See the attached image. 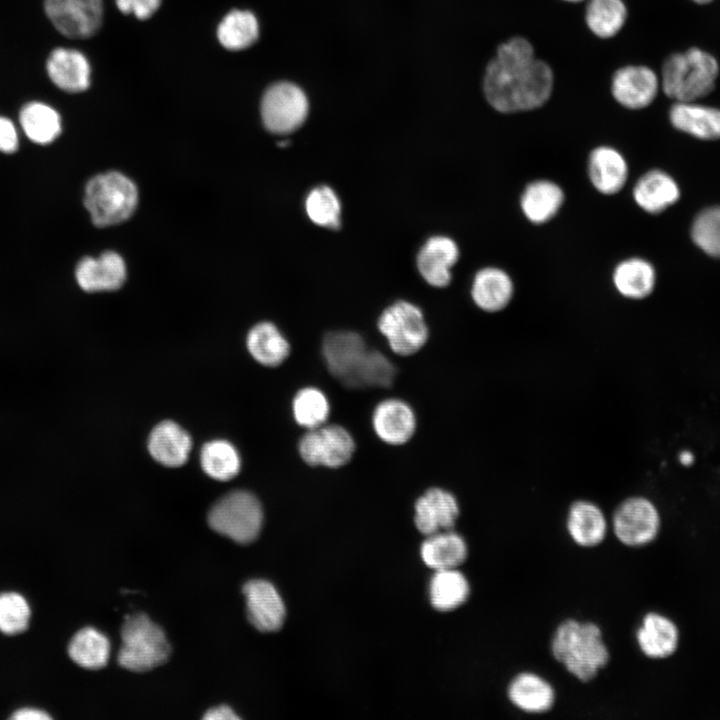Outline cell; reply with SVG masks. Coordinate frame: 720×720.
<instances>
[{
	"instance_id": "484cf974",
	"label": "cell",
	"mask_w": 720,
	"mask_h": 720,
	"mask_svg": "<svg viewBox=\"0 0 720 720\" xmlns=\"http://www.w3.org/2000/svg\"><path fill=\"white\" fill-rule=\"evenodd\" d=\"M671 125L701 140L720 139V109L697 101L674 102L669 110Z\"/></svg>"
},
{
	"instance_id": "681fc988",
	"label": "cell",
	"mask_w": 720,
	"mask_h": 720,
	"mask_svg": "<svg viewBox=\"0 0 720 720\" xmlns=\"http://www.w3.org/2000/svg\"><path fill=\"white\" fill-rule=\"evenodd\" d=\"M563 1L569 2V3H580V2H583V1H586V0H563Z\"/></svg>"
},
{
	"instance_id": "5b68a950",
	"label": "cell",
	"mask_w": 720,
	"mask_h": 720,
	"mask_svg": "<svg viewBox=\"0 0 720 720\" xmlns=\"http://www.w3.org/2000/svg\"><path fill=\"white\" fill-rule=\"evenodd\" d=\"M138 200L137 188L125 175L107 172L86 185L84 204L96 226L106 227L127 220Z\"/></svg>"
},
{
	"instance_id": "7c38bea8",
	"label": "cell",
	"mask_w": 720,
	"mask_h": 720,
	"mask_svg": "<svg viewBox=\"0 0 720 720\" xmlns=\"http://www.w3.org/2000/svg\"><path fill=\"white\" fill-rule=\"evenodd\" d=\"M660 86L659 75L646 65L630 64L614 71L610 91L613 99L628 110H641L656 99Z\"/></svg>"
},
{
	"instance_id": "8fae6325",
	"label": "cell",
	"mask_w": 720,
	"mask_h": 720,
	"mask_svg": "<svg viewBox=\"0 0 720 720\" xmlns=\"http://www.w3.org/2000/svg\"><path fill=\"white\" fill-rule=\"evenodd\" d=\"M44 10L53 26L64 36L85 39L101 26V0H44Z\"/></svg>"
},
{
	"instance_id": "ac0fdd59",
	"label": "cell",
	"mask_w": 720,
	"mask_h": 720,
	"mask_svg": "<svg viewBox=\"0 0 720 720\" xmlns=\"http://www.w3.org/2000/svg\"><path fill=\"white\" fill-rule=\"evenodd\" d=\"M459 514L456 497L442 488H430L415 503V524L427 536L453 529Z\"/></svg>"
},
{
	"instance_id": "d590c367",
	"label": "cell",
	"mask_w": 720,
	"mask_h": 720,
	"mask_svg": "<svg viewBox=\"0 0 720 720\" xmlns=\"http://www.w3.org/2000/svg\"><path fill=\"white\" fill-rule=\"evenodd\" d=\"M200 461L204 472L219 481L234 478L241 467L238 451L226 440L207 442L202 447Z\"/></svg>"
},
{
	"instance_id": "603a6c76",
	"label": "cell",
	"mask_w": 720,
	"mask_h": 720,
	"mask_svg": "<svg viewBox=\"0 0 720 720\" xmlns=\"http://www.w3.org/2000/svg\"><path fill=\"white\" fill-rule=\"evenodd\" d=\"M75 276L79 286L87 292L111 291L124 283L126 267L119 254L107 251L98 258H83L77 265Z\"/></svg>"
},
{
	"instance_id": "52a82bcc",
	"label": "cell",
	"mask_w": 720,
	"mask_h": 720,
	"mask_svg": "<svg viewBox=\"0 0 720 720\" xmlns=\"http://www.w3.org/2000/svg\"><path fill=\"white\" fill-rule=\"evenodd\" d=\"M661 522L660 511L650 498L632 495L615 507L610 519V529L622 545L641 548L657 539Z\"/></svg>"
},
{
	"instance_id": "74e56055",
	"label": "cell",
	"mask_w": 720,
	"mask_h": 720,
	"mask_svg": "<svg viewBox=\"0 0 720 720\" xmlns=\"http://www.w3.org/2000/svg\"><path fill=\"white\" fill-rule=\"evenodd\" d=\"M395 377V367L381 352L368 349L363 360L344 385L350 388L387 387Z\"/></svg>"
},
{
	"instance_id": "f35d334b",
	"label": "cell",
	"mask_w": 720,
	"mask_h": 720,
	"mask_svg": "<svg viewBox=\"0 0 720 720\" xmlns=\"http://www.w3.org/2000/svg\"><path fill=\"white\" fill-rule=\"evenodd\" d=\"M295 421L307 430L326 423L330 405L326 395L315 387L299 390L292 402Z\"/></svg>"
},
{
	"instance_id": "60d3db41",
	"label": "cell",
	"mask_w": 720,
	"mask_h": 720,
	"mask_svg": "<svg viewBox=\"0 0 720 720\" xmlns=\"http://www.w3.org/2000/svg\"><path fill=\"white\" fill-rule=\"evenodd\" d=\"M691 238L707 255L720 258V206L706 208L695 217Z\"/></svg>"
},
{
	"instance_id": "277c9868",
	"label": "cell",
	"mask_w": 720,
	"mask_h": 720,
	"mask_svg": "<svg viewBox=\"0 0 720 720\" xmlns=\"http://www.w3.org/2000/svg\"><path fill=\"white\" fill-rule=\"evenodd\" d=\"M118 663L134 672H145L165 663L170 645L163 630L143 613L126 617L121 629Z\"/></svg>"
},
{
	"instance_id": "f546056e",
	"label": "cell",
	"mask_w": 720,
	"mask_h": 720,
	"mask_svg": "<svg viewBox=\"0 0 720 720\" xmlns=\"http://www.w3.org/2000/svg\"><path fill=\"white\" fill-rule=\"evenodd\" d=\"M468 556L465 539L452 529L428 535L421 545L424 563L436 570L458 568Z\"/></svg>"
},
{
	"instance_id": "4fadbf2b",
	"label": "cell",
	"mask_w": 720,
	"mask_h": 720,
	"mask_svg": "<svg viewBox=\"0 0 720 720\" xmlns=\"http://www.w3.org/2000/svg\"><path fill=\"white\" fill-rule=\"evenodd\" d=\"M586 172L591 186L598 193L612 196L625 187L629 166L619 149L611 145H598L588 154Z\"/></svg>"
},
{
	"instance_id": "1f68e13d",
	"label": "cell",
	"mask_w": 720,
	"mask_h": 720,
	"mask_svg": "<svg viewBox=\"0 0 720 720\" xmlns=\"http://www.w3.org/2000/svg\"><path fill=\"white\" fill-rule=\"evenodd\" d=\"M247 348L257 362L268 367L280 365L290 352L289 342L270 322L258 323L249 331Z\"/></svg>"
},
{
	"instance_id": "bcb514c9",
	"label": "cell",
	"mask_w": 720,
	"mask_h": 720,
	"mask_svg": "<svg viewBox=\"0 0 720 720\" xmlns=\"http://www.w3.org/2000/svg\"><path fill=\"white\" fill-rule=\"evenodd\" d=\"M204 719L207 720H235L239 719V717L235 714V712L227 705H220L218 707H214L212 709H209L205 715L203 716Z\"/></svg>"
},
{
	"instance_id": "2e32d148",
	"label": "cell",
	"mask_w": 720,
	"mask_h": 720,
	"mask_svg": "<svg viewBox=\"0 0 720 720\" xmlns=\"http://www.w3.org/2000/svg\"><path fill=\"white\" fill-rule=\"evenodd\" d=\"M565 525L570 539L576 545L593 548L604 542L610 529V520L597 503L578 499L567 510Z\"/></svg>"
},
{
	"instance_id": "cb8c5ba5",
	"label": "cell",
	"mask_w": 720,
	"mask_h": 720,
	"mask_svg": "<svg viewBox=\"0 0 720 720\" xmlns=\"http://www.w3.org/2000/svg\"><path fill=\"white\" fill-rule=\"evenodd\" d=\"M372 426L376 435L390 445H401L413 436L416 417L412 408L400 399H386L380 402L372 415Z\"/></svg>"
},
{
	"instance_id": "30bf717a",
	"label": "cell",
	"mask_w": 720,
	"mask_h": 720,
	"mask_svg": "<svg viewBox=\"0 0 720 720\" xmlns=\"http://www.w3.org/2000/svg\"><path fill=\"white\" fill-rule=\"evenodd\" d=\"M308 114L304 92L292 83L272 85L261 102V116L265 127L275 134H288L299 128Z\"/></svg>"
},
{
	"instance_id": "e0dca14e",
	"label": "cell",
	"mask_w": 720,
	"mask_h": 720,
	"mask_svg": "<svg viewBox=\"0 0 720 720\" xmlns=\"http://www.w3.org/2000/svg\"><path fill=\"white\" fill-rule=\"evenodd\" d=\"M641 653L653 660L669 658L678 650L680 631L668 616L651 611L646 613L635 633Z\"/></svg>"
},
{
	"instance_id": "e575fe53",
	"label": "cell",
	"mask_w": 720,
	"mask_h": 720,
	"mask_svg": "<svg viewBox=\"0 0 720 720\" xmlns=\"http://www.w3.org/2000/svg\"><path fill=\"white\" fill-rule=\"evenodd\" d=\"M19 120L27 137L38 144L52 142L61 131V119L57 111L41 102L24 105Z\"/></svg>"
},
{
	"instance_id": "f1b7e54d",
	"label": "cell",
	"mask_w": 720,
	"mask_h": 720,
	"mask_svg": "<svg viewBox=\"0 0 720 720\" xmlns=\"http://www.w3.org/2000/svg\"><path fill=\"white\" fill-rule=\"evenodd\" d=\"M191 446L190 435L172 421L159 423L148 438V450L151 456L168 467L183 465L188 459Z\"/></svg>"
},
{
	"instance_id": "836d02e7",
	"label": "cell",
	"mask_w": 720,
	"mask_h": 720,
	"mask_svg": "<svg viewBox=\"0 0 720 720\" xmlns=\"http://www.w3.org/2000/svg\"><path fill=\"white\" fill-rule=\"evenodd\" d=\"M70 658L86 669H99L107 664L110 655L109 639L92 627L79 630L68 645Z\"/></svg>"
},
{
	"instance_id": "83f0119b",
	"label": "cell",
	"mask_w": 720,
	"mask_h": 720,
	"mask_svg": "<svg viewBox=\"0 0 720 720\" xmlns=\"http://www.w3.org/2000/svg\"><path fill=\"white\" fill-rule=\"evenodd\" d=\"M46 68L51 81L63 91L78 93L89 87V62L77 50L54 49L48 56Z\"/></svg>"
},
{
	"instance_id": "ba28073f",
	"label": "cell",
	"mask_w": 720,
	"mask_h": 720,
	"mask_svg": "<svg viewBox=\"0 0 720 720\" xmlns=\"http://www.w3.org/2000/svg\"><path fill=\"white\" fill-rule=\"evenodd\" d=\"M378 328L390 349L401 356L418 352L429 335L422 311L407 301H397L386 308L379 317Z\"/></svg>"
},
{
	"instance_id": "4316f807",
	"label": "cell",
	"mask_w": 720,
	"mask_h": 720,
	"mask_svg": "<svg viewBox=\"0 0 720 720\" xmlns=\"http://www.w3.org/2000/svg\"><path fill=\"white\" fill-rule=\"evenodd\" d=\"M656 270L652 263L641 257H628L615 264L611 282L615 291L625 299L643 300L656 286Z\"/></svg>"
},
{
	"instance_id": "44dd1931",
	"label": "cell",
	"mask_w": 720,
	"mask_h": 720,
	"mask_svg": "<svg viewBox=\"0 0 720 720\" xmlns=\"http://www.w3.org/2000/svg\"><path fill=\"white\" fill-rule=\"evenodd\" d=\"M460 256L457 243L448 236L430 237L420 249L417 267L424 280L431 286L442 288L452 279L451 268Z\"/></svg>"
},
{
	"instance_id": "d6a6232c",
	"label": "cell",
	"mask_w": 720,
	"mask_h": 720,
	"mask_svg": "<svg viewBox=\"0 0 720 720\" xmlns=\"http://www.w3.org/2000/svg\"><path fill=\"white\" fill-rule=\"evenodd\" d=\"M585 23L600 39L615 37L625 26L628 9L623 0H586Z\"/></svg>"
},
{
	"instance_id": "ee69618b",
	"label": "cell",
	"mask_w": 720,
	"mask_h": 720,
	"mask_svg": "<svg viewBox=\"0 0 720 720\" xmlns=\"http://www.w3.org/2000/svg\"><path fill=\"white\" fill-rule=\"evenodd\" d=\"M18 147V136L14 124L8 118L0 116V151L14 152Z\"/></svg>"
},
{
	"instance_id": "3957f363",
	"label": "cell",
	"mask_w": 720,
	"mask_h": 720,
	"mask_svg": "<svg viewBox=\"0 0 720 720\" xmlns=\"http://www.w3.org/2000/svg\"><path fill=\"white\" fill-rule=\"evenodd\" d=\"M719 72V63L711 53L691 47L664 60L660 86L674 102L697 101L714 90Z\"/></svg>"
},
{
	"instance_id": "ffe728a7",
	"label": "cell",
	"mask_w": 720,
	"mask_h": 720,
	"mask_svg": "<svg viewBox=\"0 0 720 720\" xmlns=\"http://www.w3.org/2000/svg\"><path fill=\"white\" fill-rule=\"evenodd\" d=\"M367 350L363 338L351 331L330 332L322 343L328 370L343 384L360 365Z\"/></svg>"
},
{
	"instance_id": "6da1fadb",
	"label": "cell",
	"mask_w": 720,
	"mask_h": 720,
	"mask_svg": "<svg viewBox=\"0 0 720 720\" xmlns=\"http://www.w3.org/2000/svg\"><path fill=\"white\" fill-rule=\"evenodd\" d=\"M554 87L550 65L536 57L532 43L515 36L500 43L486 65L482 89L489 106L503 114L544 106Z\"/></svg>"
},
{
	"instance_id": "5bb4252c",
	"label": "cell",
	"mask_w": 720,
	"mask_h": 720,
	"mask_svg": "<svg viewBox=\"0 0 720 720\" xmlns=\"http://www.w3.org/2000/svg\"><path fill=\"white\" fill-rule=\"evenodd\" d=\"M247 617L262 632L281 628L285 619V606L276 588L262 579L250 580L243 586Z\"/></svg>"
},
{
	"instance_id": "8d00e7d4",
	"label": "cell",
	"mask_w": 720,
	"mask_h": 720,
	"mask_svg": "<svg viewBox=\"0 0 720 720\" xmlns=\"http://www.w3.org/2000/svg\"><path fill=\"white\" fill-rule=\"evenodd\" d=\"M258 22L249 11L234 10L220 22L217 36L221 45L229 50H242L258 38Z\"/></svg>"
},
{
	"instance_id": "7402d4cb",
	"label": "cell",
	"mask_w": 720,
	"mask_h": 720,
	"mask_svg": "<svg viewBox=\"0 0 720 720\" xmlns=\"http://www.w3.org/2000/svg\"><path fill=\"white\" fill-rule=\"evenodd\" d=\"M507 698L518 710L528 714H543L550 711L556 701L553 685L541 675L523 671L509 681Z\"/></svg>"
},
{
	"instance_id": "9a60e30c",
	"label": "cell",
	"mask_w": 720,
	"mask_h": 720,
	"mask_svg": "<svg viewBox=\"0 0 720 720\" xmlns=\"http://www.w3.org/2000/svg\"><path fill=\"white\" fill-rule=\"evenodd\" d=\"M515 284L511 275L503 268L488 265L476 271L470 295L474 305L486 313H498L506 309L513 300Z\"/></svg>"
},
{
	"instance_id": "c3c4849f",
	"label": "cell",
	"mask_w": 720,
	"mask_h": 720,
	"mask_svg": "<svg viewBox=\"0 0 720 720\" xmlns=\"http://www.w3.org/2000/svg\"><path fill=\"white\" fill-rule=\"evenodd\" d=\"M690 1H692L696 4H699V5H705V4L711 3L714 0H690Z\"/></svg>"
},
{
	"instance_id": "d6986e66",
	"label": "cell",
	"mask_w": 720,
	"mask_h": 720,
	"mask_svg": "<svg viewBox=\"0 0 720 720\" xmlns=\"http://www.w3.org/2000/svg\"><path fill=\"white\" fill-rule=\"evenodd\" d=\"M564 202V190L557 182L539 178L524 186L519 197V208L529 223L544 225L558 215Z\"/></svg>"
},
{
	"instance_id": "8992f818",
	"label": "cell",
	"mask_w": 720,
	"mask_h": 720,
	"mask_svg": "<svg viewBox=\"0 0 720 720\" xmlns=\"http://www.w3.org/2000/svg\"><path fill=\"white\" fill-rule=\"evenodd\" d=\"M210 527L237 543L254 541L262 528L263 511L250 492L237 490L219 499L208 515Z\"/></svg>"
},
{
	"instance_id": "9c48e42d",
	"label": "cell",
	"mask_w": 720,
	"mask_h": 720,
	"mask_svg": "<svg viewBox=\"0 0 720 720\" xmlns=\"http://www.w3.org/2000/svg\"><path fill=\"white\" fill-rule=\"evenodd\" d=\"M298 450L309 465L337 468L350 461L355 442L344 427L325 423L308 430L300 439Z\"/></svg>"
},
{
	"instance_id": "ab89813d",
	"label": "cell",
	"mask_w": 720,
	"mask_h": 720,
	"mask_svg": "<svg viewBox=\"0 0 720 720\" xmlns=\"http://www.w3.org/2000/svg\"><path fill=\"white\" fill-rule=\"evenodd\" d=\"M305 209L310 220L319 226L332 229L340 226L341 204L329 186L312 189L306 197Z\"/></svg>"
},
{
	"instance_id": "7bdbcfd3",
	"label": "cell",
	"mask_w": 720,
	"mask_h": 720,
	"mask_svg": "<svg viewBox=\"0 0 720 720\" xmlns=\"http://www.w3.org/2000/svg\"><path fill=\"white\" fill-rule=\"evenodd\" d=\"M161 0H116L118 9L124 14H133L147 19L158 9Z\"/></svg>"
},
{
	"instance_id": "f6af8a7d",
	"label": "cell",
	"mask_w": 720,
	"mask_h": 720,
	"mask_svg": "<svg viewBox=\"0 0 720 720\" xmlns=\"http://www.w3.org/2000/svg\"><path fill=\"white\" fill-rule=\"evenodd\" d=\"M10 718L14 720H46L51 719V716L44 710L23 707L16 710Z\"/></svg>"
},
{
	"instance_id": "b9f144b4",
	"label": "cell",
	"mask_w": 720,
	"mask_h": 720,
	"mask_svg": "<svg viewBox=\"0 0 720 720\" xmlns=\"http://www.w3.org/2000/svg\"><path fill=\"white\" fill-rule=\"evenodd\" d=\"M30 617L31 608L23 595L0 593V632L6 635L22 633L28 628Z\"/></svg>"
},
{
	"instance_id": "7a4b0ae2",
	"label": "cell",
	"mask_w": 720,
	"mask_h": 720,
	"mask_svg": "<svg viewBox=\"0 0 720 720\" xmlns=\"http://www.w3.org/2000/svg\"><path fill=\"white\" fill-rule=\"evenodd\" d=\"M550 650L569 674L584 683L595 679L610 660L602 629L592 621H561L552 634Z\"/></svg>"
},
{
	"instance_id": "4dcf8cb0",
	"label": "cell",
	"mask_w": 720,
	"mask_h": 720,
	"mask_svg": "<svg viewBox=\"0 0 720 720\" xmlns=\"http://www.w3.org/2000/svg\"><path fill=\"white\" fill-rule=\"evenodd\" d=\"M471 587L458 568L436 570L429 585L430 602L442 612L455 610L469 598Z\"/></svg>"
},
{
	"instance_id": "d4e9b609",
	"label": "cell",
	"mask_w": 720,
	"mask_h": 720,
	"mask_svg": "<svg viewBox=\"0 0 720 720\" xmlns=\"http://www.w3.org/2000/svg\"><path fill=\"white\" fill-rule=\"evenodd\" d=\"M632 197L640 209L655 215L678 201L680 189L671 175L660 169H652L637 179Z\"/></svg>"
},
{
	"instance_id": "7dc6e473",
	"label": "cell",
	"mask_w": 720,
	"mask_h": 720,
	"mask_svg": "<svg viewBox=\"0 0 720 720\" xmlns=\"http://www.w3.org/2000/svg\"><path fill=\"white\" fill-rule=\"evenodd\" d=\"M679 461L682 465L688 466L693 463L694 456L690 451H683L679 455Z\"/></svg>"
}]
</instances>
